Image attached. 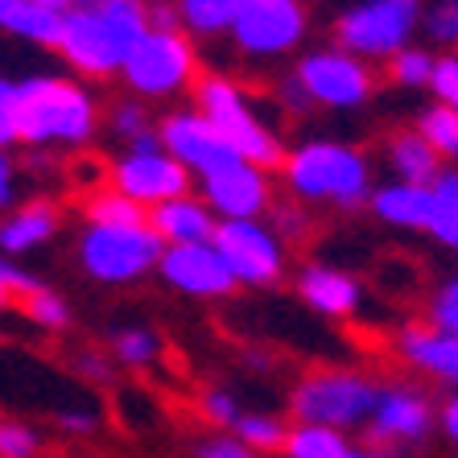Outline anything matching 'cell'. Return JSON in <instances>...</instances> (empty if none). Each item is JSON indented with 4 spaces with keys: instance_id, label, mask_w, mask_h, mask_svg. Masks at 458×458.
Listing matches in <instances>:
<instances>
[{
    "instance_id": "obj_8",
    "label": "cell",
    "mask_w": 458,
    "mask_h": 458,
    "mask_svg": "<svg viewBox=\"0 0 458 458\" xmlns=\"http://www.w3.org/2000/svg\"><path fill=\"white\" fill-rule=\"evenodd\" d=\"M50 50L58 54L75 75L107 79V75H120L124 54L132 50V42L107 21V13L99 9V0H75V9L66 13V21Z\"/></svg>"
},
{
    "instance_id": "obj_33",
    "label": "cell",
    "mask_w": 458,
    "mask_h": 458,
    "mask_svg": "<svg viewBox=\"0 0 458 458\" xmlns=\"http://www.w3.org/2000/svg\"><path fill=\"white\" fill-rule=\"evenodd\" d=\"M25 314H30V322H38L42 331H66L71 327V306H66V298H58L54 289L38 285L25 298Z\"/></svg>"
},
{
    "instance_id": "obj_13",
    "label": "cell",
    "mask_w": 458,
    "mask_h": 458,
    "mask_svg": "<svg viewBox=\"0 0 458 458\" xmlns=\"http://www.w3.org/2000/svg\"><path fill=\"white\" fill-rule=\"evenodd\" d=\"M157 132H161V149L170 153L174 161H182L191 170V178H207V174L240 161V153L215 132V124L199 107H178L170 116H161Z\"/></svg>"
},
{
    "instance_id": "obj_5",
    "label": "cell",
    "mask_w": 458,
    "mask_h": 458,
    "mask_svg": "<svg viewBox=\"0 0 458 458\" xmlns=\"http://www.w3.org/2000/svg\"><path fill=\"white\" fill-rule=\"evenodd\" d=\"M161 235L149 224H87L79 235V265L99 285H132V281L157 273L161 265Z\"/></svg>"
},
{
    "instance_id": "obj_43",
    "label": "cell",
    "mask_w": 458,
    "mask_h": 458,
    "mask_svg": "<svg viewBox=\"0 0 458 458\" xmlns=\"http://www.w3.org/2000/svg\"><path fill=\"white\" fill-rule=\"evenodd\" d=\"M277 99L285 104V112H298V116H306L310 107H314V104H310V96H306V87L298 83V75H293V71H289V75L277 83Z\"/></svg>"
},
{
    "instance_id": "obj_26",
    "label": "cell",
    "mask_w": 458,
    "mask_h": 458,
    "mask_svg": "<svg viewBox=\"0 0 458 458\" xmlns=\"http://www.w3.org/2000/svg\"><path fill=\"white\" fill-rule=\"evenodd\" d=\"M352 442L343 429L331 426H306V421H293L285 434V446L281 454L285 458H347Z\"/></svg>"
},
{
    "instance_id": "obj_37",
    "label": "cell",
    "mask_w": 458,
    "mask_h": 458,
    "mask_svg": "<svg viewBox=\"0 0 458 458\" xmlns=\"http://www.w3.org/2000/svg\"><path fill=\"white\" fill-rule=\"evenodd\" d=\"M38 285H42V281L33 277V273H25L13 256L0 252V310L13 306V298H17V293H21V298H30Z\"/></svg>"
},
{
    "instance_id": "obj_31",
    "label": "cell",
    "mask_w": 458,
    "mask_h": 458,
    "mask_svg": "<svg viewBox=\"0 0 458 458\" xmlns=\"http://www.w3.org/2000/svg\"><path fill=\"white\" fill-rule=\"evenodd\" d=\"M112 355L124 368H149L161 355V339L149 331V327H124V331L112 339Z\"/></svg>"
},
{
    "instance_id": "obj_23",
    "label": "cell",
    "mask_w": 458,
    "mask_h": 458,
    "mask_svg": "<svg viewBox=\"0 0 458 458\" xmlns=\"http://www.w3.org/2000/svg\"><path fill=\"white\" fill-rule=\"evenodd\" d=\"M384 165L396 182H434L442 174V157L429 149V140L417 132V128H405V132H393L384 140Z\"/></svg>"
},
{
    "instance_id": "obj_17",
    "label": "cell",
    "mask_w": 458,
    "mask_h": 458,
    "mask_svg": "<svg viewBox=\"0 0 458 458\" xmlns=\"http://www.w3.org/2000/svg\"><path fill=\"white\" fill-rule=\"evenodd\" d=\"M396 352H401V360H405L409 368L434 376V380H442L446 388L458 393V335L434 331L429 322H421V327H405V331H401Z\"/></svg>"
},
{
    "instance_id": "obj_19",
    "label": "cell",
    "mask_w": 458,
    "mask_h": 458,
    "mask_svg": "<svg viewBox=\"0 0 458 458\" xmlns=\"http://www.w3.org/2000/svg\"><path fill=\"white\" fill-rule=\"evenodd\" d=\"M298 298L322 318H347L360 310V281L331 265H306L298 273Z\"/></svg>"
},
{
    "instance_id": "obj_4",
    "label": "cell",
    "mask_w": 458,
    "mask_h": 458,
    "mask_svg": "<svg viewBox=\"0 0 458 458\" xmlns=\"http://www.w3.org/2000/svg\"><path fill=\"white\" fill-rule=\"evenodd\" d=\"M426 0H355L335 21V46L363 63H388L421 33Z\"/></svg>"
},
{
    "instance_id": "obj_3",
    "label": "cell",
    "mask_w": 458,
    "mask_h": 458,
    "mask_svg": "<svg viewBox=\"0 0 458 458\" xmlns=\"http://www.w3.org/2000/svg\"><path fill=\"white\" fill-rule=\"evenodd\" d=\"M194 99L199 112L215 124V132L240 153V161H252L260 170H273L285 161V145H281L277 128L265 116H256L252 99L235 79L227 75H203L194 83Z\"/></svg>"
},
{
    "instance_id": "obj_12",
    "label": "cell",
    "mask_w": 458,
    "mask_h": 458,
    "mask_svg": "<svg viewBox=\"0 0 458 458\" xmlns=\"http://www.w3.org/2000/svg\"><path fill=\"white\" fill-rule=\"evenodd\" d=\"M191 186H194L191 170H186L182 161H174L165 149H153V153L124 149L116 157V165H112V191H120L124 199L140 203L145 211L191 194Z\"/></svg>"
},
{
    "instance_id": "obj_2",
    "label": "cell",
    "mask_w": 458,
    "mask_h": 458,
    "mask_svg": "<svg viewBox=\"0 0 458 458\" xmlns=\"http://www.w3.org/2000/svg\"><path fill=\"white\" fill-rule=\"evenodd\" d=\"M285 191L310 207H335V211H360L372 199V161L368 153L343 140H301L298 149H285L281 161Z\"/></svg>"
},
{
    "instance_id": "obj_20",
    "label": "cell",
    "mask_w": 458,
    "mask_h": 458,
    "mask_svg": "<svg viewBox=\"0 0 458 458\" xmlns=\"http://www.w3.org/2000/svg\"><path fill=\"white\" fill-rule=\"evenodd\" d=\"M75 0H0V33L33 46H54Z\"/></svg>"
},
{
    "instance_id": "obj_9",
    "label": "cell",
    "mask_w": 458,
    "mask_h": 458,
    "mask_svg": "<svg viewBox=\"0 0 458 458\" xmlns=\"http://www.w3.org/2000/svg\"><path fill=\"white\" fill-rule=\"evenodd\" d=\"M310 33V9L306 0H235L232 21V46L244 58L273 63L293 54Z\"/></svg>"
},
{
    "instance_id": "obj_11",
    "label": "cell",
    "mask_w": 458,
    "mask_h": 458,
    "mask_svg": "<svg viewBox=\"0 0 458 458\" xmlns=\"http://www.w3.org/2000/svg\"><path fill=\"white\" fill-rule=\"evenodd\" d=\"M211 244L227 260L235 285L265 289L285 273V240L265 219H219Z\"/></svg>"
},
{
    "instance_id": "obj_35",
    "label": "cell",
    "mask_w": 458,
    "mask_h": 458,
    "mask_svg": "<svg viewBox=\"0 0 458 458\" xmlns=\"http://www.w3.org/2000/svg\"><path fill=\"white\" fill-rule=\"evenodd\" d=\"M38 450H42V434L33 426L13 417L0 421V458H38Z\"/></svg>"
},
{
    "instance_id": "obj_36",
    "label": "cell",
    "mask_w": 458,
    "mask_h": 458,
    "mask_svg": "<svg viewBox=\"0 0 458 458\" xmlns=\"http://www.w3.org/2000/svg\"><path fill=\"white\" fill-rule=\"evenodd\" d=\"M426 322L434 331H450L458 335V277L446 281V285L437 289L434 298H429V310H426Z\"/></svg>"
},
{
    "instance_id": "obj_14",
    "label": "cell",
    "mask_w": 458,
    "mask_h": 458,
    "mask_svg": "<svg viewBox=\"0 0 458 458\" xmlns=\"http://www.w3.org/2000/svg\"><path fill=\"white\" fill-rule=\"evenodd\" d=\"M199 194L219 219H265L273 207V178L252 161H232L199 178Z\"/></svg>"
},
{
    "instance_id": "obj_38",
    "label": "cell",
    "mask_w": 458,
    "mask_h": 458,
    "mask_svg": "<svg viewBox=\"0 0 458 458\" xmlns=\"http://www.w3.org/2000/svg\"><path fill=\"white\" fill-rule=\"evenodd\" d=\"M437 104H446L450 112H458V50L437 54L434 63V83H429Z\"/></svg>"
},
{
    "instance_id": "obj_22",
    "label": "cell",
    "mask_w": 458,
    "mask_h": 458,
    "mask_svg": "<svg viewBox=\"0 0 458 458\" xmlns=\"http://www.w3.org/2000/svg\"><path fill=\"white\" fill-rule=\"evenodd\" d=\"M54 235H58V207L33 199V203L13 207V211L0 219V252L25 256V252H33V248L50 244Z\"/></svg>"
},
{
    "instance_id": "obj_6",
    "label": "cell",
    "mask_w": 458,
    "mask_h": 458,
    "mask_svg": "<svg viewBox=\"0 0 458 458\" xmlns=\"http://www.w3.org/2000/svg\"><path fill=\"white\" fill-rule=\"evenodd\" d=\"M120 79L137 99H170L199 83V54L182 30L140 33L124 54Z\"/></svg>"
},
{
    "instance_id": "obj_45",
    "label": "cell",
    "mask_w": 458,
    "mask_h": 458,
    "mask_svg": "<svg viewBox=\"0 0 458 458\" xmlns=\"http://www.w3.org/2000/svg\"><path fill=\"white\" fill-rule=\"evenodd\" d=\"M13 199H17V165H13L9 153L0 149V211L13 207Z\"/></svg>"
},
{
    "instance_id": "obj_1",
    "label": "cell",
    "mask_w": 458,
    "mask_h": 458,
    "mask_svg": "<svg viewBox=\"0 0 458 458\" xmlns=\"http://www.w3.org/2000/svg\"><path fill=\"white\" fill-rule=\"evenodd\" d=\"M99 128V107L79 79L30 75L17 83V145L83 149Z\"/></svg>"
},
{
    "instance_id": "obj_48",
    "label": "cell",
    "mask_w": 458,
    "mask_h": 458,
    "mask_svg": "<svg viewBox=\"0 0 458 458\" xmlns=\"http://www.w3.org/2000/svg\"><path fill=\"white\" fill-rule=\"evenodd\" d=\"M347 458H393L388 450H380V446H352L347 450Z\"/></svg>"
},
{
    "instance_id": "obj_29",
    "label": "cell",
    "mask_w": 458,
    "mask_h": 458,
    "mask_svg": "<svg viewBox=\"0 0 458 458\" xmlns=\"http://www.w3.org/2000/svg\"><path fill=\"white\" fill-rule=\"evenodd\" d=\"M87 224H116V227H132V224H149V211L132 199H124L120 191H99L87 199Z\"/></svg>"
},
{
    "instance_id": "obj_7",
    "label": "cell",
    "mask_w": 458,
    "mask_h": 458,
    "mask_svg": "<svg viewBox=\"0 0 458 458\" xmlns=\"http://www.w3.org/2000/svg\"><path fill=\"white\" fill-rule=\"evenodd\" d=\"M376 393H380V384L368 376L327 368V372L301 376L293 396H289V413H293V421H306V426H331L347 434V429L368 426Z\"/></svg>"
},
{
    "instance_id": "obj_40",
    "label": "cell",
    "mask_w": 458,
    "mask_h": 458,
    "mask_svg": "<svg viewBox=\"0 0 458 458\" xmlns=\"http://www.w3.org/2000/svg\"><path fill=\"white\" fill-rule=\"evenodd\" d=\"M203 417L211 421V426L232 429L235 421H240V405H235V396L227 393V388H207L203 393Z\"/></svg>"
},
{
    "instance_id": "obj_44",
    "label": "cell",
    "mask_w": 458,
    "mask_h": 458,
    "mask_svg": "<svg viewBox=\"0 0 458 458\" xmlns=\"http://www.w3.org/2000/svg\"><path fill=\"white\" fill-rule=\"evenodd\" d=\"M58 426H63L66 434L87 437V434H96V429H99V417L87 413V409H66V413H58Z\"/></svg>"
},
{
    "instance_id": "obj_47",
    "label": "cell",
    "mask_w": 458,
    "mask_h": 458,
    "mask_svg": "<svg viewBox=\"0 0 458 458\" xmlns=\"http://www.w3.org/2000/svg\"><path fill=\"white\" fill-rule=\"evenodd\" d=\"M79 368H83L87 376H96V380H104V376H107V360H104V355H79Z\"/></svg>"
},
{
    "instance_id": "obj_34",
    "label": "cell",
    "mask_w": 458,
    "mask_h": 458,
    "mask_svg": "<svg viewBox=\"0 0 458 458\" xmlns=\"http://www.w3.org/2000/svg\"><path fill=\"white\" fill-rule=\"evenodd\" d=\"M149 128H157V124H153L145 99H120V104L107 112V132H112V137H120L124 145H128V140H137L140 132H149Z\"/></svg>"
},
{
    "instance_id": "obj_46",
    "label": "cell",
    "mask_w": 458,
    "mask_h": 458,
    "mask_svg": "<svg viewBox=\"0 0 458 458\" xmlns=\"http://www.w3.org/2000/svg\"><path fill=\"white\" fill-rule=\"evenodd\" d=\"M437 426H442V434H446L450 442L458 446V393L446 396V405L437 409Z\"/></svg>"
},
{
    "instance_id": "obj_10",
    "label": "cell",
    "mask_w": 458,
    "mask_h": 458,
    "mask_svg": "<svg viewBox=\"0 0 458 458\" xmlns=\"http://www.w3.org/2000/svg\"><path fill=\"white\" fill-rule=\"evenodd\" d=\"M293 75L306 87L310 104L327 107V112H360V107H368L376 96L372 63L347 54L343 46H322V50L301 54L298 66H293Z\"/></svg>"
},
{
    "instance_id": "obj_28",
    "label": "cell",
    "mask_w": 458,
    "mask_h": 458,
    "mask_svg": "<svg viewBox=\"0 0 458 458\" xmlns=\"http://www.w3.org/2000/svg\"><path fill=\"white\" fill-rule=\"evenodd\" d=\"M232 434L240 437L248 450H256V454L265 458V454H277V450L285 446L289 426L273 413H240V421L232 426Z\"/></svg>"
},
{
    "instance_id": "obj_41",
    "label": "cell",
    "mask_w": 458,
    "mask_h": 458,
    "mask_svg": "<svg viewBox=\"0 0 458 458\" xmlns=\"http://www.w3.org/2000/svg\"><path fill=\"white\" fill-rule=\"evenodd\" d=\"M268 211H273V224H268V227H273L281 240H301V235H306L310 224H306V215L298 211V199H293V207H277V203H273Z\"/></svg>"
},
{
    "instance_id": "obj_25",
    "label": "cell",
    "mask_w": 458,
    "mask_h": 458,
    "mask_svg": "<svg viewBox=\"0 0 458 458\" xmlns=\"http://www.w3.org/2000/svg\"><path fill=\"white\" fill-rule=\"evenodd\" d=\"M178 9V25L186 38H227L232 33V21H235V0H174Z\"/></svg>"
},
{
    "instance_id": "obj_32",
    "label": "cell",
    "mask_w": 458,
    "mask_h": 458,
    "mask_svg": "<svg viewBox=\"0 0 458 458\" xmlns=\"http://www.w3.org/2000/svg\"><path fill=\"white\" fill-rule=\"evenodd\" d=\"M421 33L442 50H458V0H429L421 13Z\"/></svg>"
},
{
    "instance_id": "obj_15",
    "label": "cell",
    "mask_w": 458,
    "mask_h": 458,
    "mask_svg": "<svg viewBox=\"0 0 458 458\" xmlns=\"http://www.w3.org/2000/svg\"><path fill=\"white\" fill-rule=\"evenodd\" d=\"M157 273L165 277V285H174L178 293L199 301L227 298L235 289L232 268H227V260L219 256V248L211 240L207 244H170L161 252Z\"/></svg>"
},
{
    "instance_id": "obj_42",
    "label": "cell",
    "mask_w": 458,
    "mask_h": 458,
    "mask_svg": "<svg viewBox=\"0 0 458 458\" xmlns=\"http://www.w3.org/2000/svg\"><path fill=\"white\" fill-rule=\"evenodd\" d=\"M199 458H260V454H256V450H248L235 434H219V437L199 442Z\"/></svg>"
},
{
    "instance_id": "obj_18",
    "label": "cell",
    "mask_w": 458,
    "mask_h": 458,
    "mask_svg": "<svg viewBox=\"0 0 458 458\" xmlns=\"http://www.w3.org/2000/svg\"><path fill=\"white\" fill-rule=\"evenodd\" d=\"M149 227L161 235V244H207L215 240V227H219V215L207 207L203 194H182L149 211Z\"/></svg>"
},
{
    "instance_id": "obj_30",
    "label": "cell",
    "mask_w": 458,
    "mask_h": 458,
    "mask_svg": "<svg viewBox=\"0 0 458 458\" xmlns=\"http://www.w3.org/2000/svg\"><path fill=\"white\" fill-rule=\"evenodd\" d=\"M417 132L429 140V149H434L442 161L446 157L458 161V112H450L446 104L426 107L421 120H417Z\"/></svg>"
},
{
    "instance_id": "obj_24",
    "label": "cell",
    "mask_w": 458,
    "mask_h": 458,
    "mask_svg": "<svg viewBox=\"0 0 458 458\" xmlns=\"http://www.w3.org/2000/svg\"><path fill=\"white\" fill-rule=\"evenodd\" d=\"M429 224L426 235L434 244H442L446 252H458V170H442L429 182Z\"/></svg>"
},
{
    "instance_id": "obj_21",
    "label": "cell",
    "mask_w": 458,
    "mask_h": 458,
    "mask_svg": "<svg viewBox=\"0 0 458 458\" xmlns=\"http://www.w3.org/2000/svg\"><path fill=\"white\" fill-rule=\"evenodd\" d=\"M429 203H434V194H429L426 182H396V178L376 186L372 199H368L376 219L396 227V232H426Z\"/></svg>"
},
{
    "instance_id": "obj_16",
    "label": "cell",
    "mask_w": 458,
    "mask_h": 458,
    "mask_svg": "<svg viewBox=\"0 0 458 458\" xmlns=\"http://www.w3.org/2000/svg\"><path fill=\"white\" fill-rule=\"evenodd\" d=\"M434 426V409L426 393H417L409 384H380L372 417H368V437L372 446H409L421 442Z\"/></svg>"
},
{
    "instance_id": "obj_39",
    "label": "cell",
    "mask_w": 458,
    "mask_h": 458,
    "mask_svg": "<svg viewBox=\"0 0 458 458\" xmlns=\"http://www.w3.org/2000/svg\"><path fill=\"white\" fill-rule=\"evenodd\" d=\"M17 145V79L0 75V149Z\"/></svg>"
},
{
    "instance_id": "obj_27",
    "label": "cell",
    "mask_w": 458,
    "mask_h": 458,
    "mask_svg": "<svg viewBox=\"0 0 458 458\" xmlns=\"http://www.w3.org/2000/svg\"><path fill=\"white\" fill-rule=\"evenodd\" d=\"M434 63L437 54H429L426 46H405V50H396L388 58V83L393 87H405V91H426L434 83Z\"/></svg>"
}]
</instances>
